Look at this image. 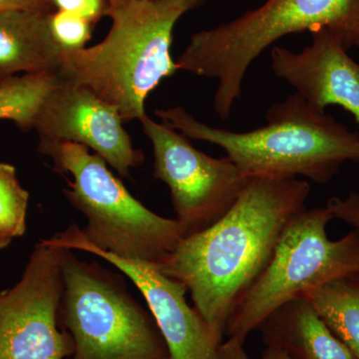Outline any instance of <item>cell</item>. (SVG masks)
Listing matches in <instances>:
<instances>
[{"instance_id": "cell-13", "label": "cell", "mask_w": 359, "mask_h": 359, "mask_svg": "<svg viewBox=\"0 0 359 359\" xmlns=\"http://www.w3.org/2000/svg\"><path fill=\"white\" fill-rule=\"evenodd\" d=\"M257 330L266 347L292 359H356L304 297L276 309Z\"/></svg>"}, {"instance_id": "cell-4", "label": "cell", "mask_w": 359, "mask_h": 359, "mask_svg": "<svg viewBox=\"0 0 359 359\" xmlns=\"http://www.w3.org/2000/svg\"><path fill=\"white\" fill-rule=\"evenodd\" d=\"M320 29L339 34L347 50L359 48V0H266L193 34L176 63L179 70L218 80L212 107L226 120L242 96L245 73L268 47L287 35Z\"/></svg>"}, {"instance_id": "cell-5", "label": "cell", "mask_w": 359, "mask_h": 359, "mask_svg": "<svg viewBox=\"0 0 359 359\" xmlns=\"http://www.w3.org/2000/svg\"><path fill=\"white\" fill-rule=\"evenodd\" d=\"M39 152L51 158L61 174L72 176L63 192L87 219L84 228L72 224L86 244L123 259L159 266L185 238L176 219L161 217L135 199L105 160L90 154L85 146L39 140Z\"/></svg>"}, {"instance_id": "cell-17", "label": "cell", "mask_w": 359, "mask_h": 359, "mask_svg": "<svg viewBox=\"0 0 359 359\" xmlns=\"http://www.w3.org/2000/svg\"><path fill=\"white\" fill-rule=\"evenodd\" d=\"M29 193L20 185L16 168L0 162V236L13 240L26 231Z\"/></svg>"}, {"instance_id": "cell-16", "label": "cell", "mask_w": 359, "mask_h": 359, "mask_svg": "<svg viewBox=\"0 0 359 359\" xmlns=\"http://www.w3.org/2000/svg\"><path fill=\"white\" fill-rule=\"evenodd\" d=\"M58 72L29 73L0 81V120H11L22 131L34 129L46 96L61 82Z\"/></svg>"}, {"instance_id": "cell-3", "label": "cell", "mask_w": 359, "mask_h": 359, "mask_svg": "<svg viewBox=\"0 0 359 359\" xmlns=\"http://www.w3.org/2000/svg\"><path fill=\"white\" fill-rule=\"evenodd\" d=\"M184 136L224 149L241 173L250 177H306L325 184L346 162L359 164V135L294 93L266 112V124L248 132L198 121L182 107L156 110Z\"/></svg>"}, {"instance_id": "cell-22", "label": "cell", "mask_w": 359, "mask_h": 359, "mask_svg": "<svg viewBox=\"0 0 359 359\" xmlns=\"http://www.w3.org/2000/svg\"><path fill=\"white\" fill-rule=\"evenodd\" d=\"M219 354L222 359H249L244 348V342L233 337L222 342L219 346Z\"/></svg>"}, {"instance_id": "cell-7", "label": "cell", "mask_w": 359, "mask_h": 359, "mask_svg": "<svg viewBox=\"0 0 359 359\" xmlns=\"http://www.w3.org/2000/svg\"><path fill=\"white\" fill-rule=\"evenodd\" d=\"M332 219L325 205L304 210L290 222L263 275L238 302L226 335L245 342L287 302L337 278L359 276V231L330 240Z\"/></svg>"}, {"instance_id": "cell-24", "label": "cell", "mask_w": 359, "mask_h": 359, "mask_svg": "<svg viewBox=\"0 0 359 359\" xmlns=\"http://www.w3.org/2000/svg\"><path fill=\"white\" fill-rule=\"evenodd\" d=\"M11 238L2 237L0 236V250L6 249V247H8L9 244L11 243Z\"/></svg>"}, {"instance_id": "cell-19", "label": "cell", "mask_w": 359, "mask_h": 359, "mask_svg": "<svg viewBox=\"0 0 359 359\" xmlns=\"http://www.w3.org/2000/svg\"><path fill=\"white\" fill-rule=\"evenodd\" d=\"M47 2L54 11L76 14L93 25L107 13L108 0H47Z\"/></svg>"}, {"instance_id": "cell-9", "label": "cell", "mask_w": 359, "mask_h": 359, "mask_svg": "<svg viewBox=\"0 0 359 359\" xmlns=\"http://www.w3.org/2000/svg\"><path fill=\"white\" fill-rule=\"evenodd\" d=\"M61 249L48 238L33 248L20 280L0 292V359H67L72 339L59 325Z\"/></svg>"}, {"instance_id": "cell-18", "label": "cell", "mask_w": 359, "mask_h": 359, "mask_svg": "<svg viewBox=\"0 0 359 359\" xmlns=\"http://www.w3.org/2000/svg\"><path fill=\"white\" fill-rule=\"evenodd\" d=\"M48 22L52 37L62 50L85 48L95 26L76 14L59 11L49 13Z\"/></svg>"}, {"instance_id": "cell-10", "label": "cell", "mask_w": 359, "mask_h": 359, "mask_svg": "<svg viewBox=\"0 0 359 359\" xmlns=\"http://www.w3.org/2000/svg\"><path fill=\"white\" fill-rule=\"evenodd\" d=\"M50 241L62 249L81 250L101 257L129 278L145 299L171 359H222L221 344L212 337L200 313L189 306L188 290L183 283L169 278L153 264L123 259L86 244L72 226L55 233Z\"/></svg>"}, {"instance_id": "cell-1", "label": "cell", "mask_w": 359, "mask_h": 359, "mask_svg": "<svg viewBox=\"0 0 359 359\" xmlns=\"http://www.w3.org/2000/svg\"><path fill=\"white\" fill-rule=\"evenodd\" d=\"M311 193L297 178L250 177L216 223L181 241L158 268L183 283L222 344L233 311L266 269L285 226Z\"/></svg>"}, {"instance_id": "cell-12", "label": "cell", "mask_w": 359, "mask_h": 359, "mask_svg": "<svg viewBox=\"0 0 359 359\" xmlns=\"http://www.w3.org/2000/svg\"><path fill=\"white\" fill-rule=\"evenodd\" d=\"M311 35L313 41L301 52L275 47L271 69L316 109L340 106L359 126V63L337 33L320 29Z\"/></svg>"}, {"instance_id": "cell-21", "label": "cell", "mask_w": 359, "mask_h": 359, "mask_svg": "<svg viewBox=\"0 0 359 359\" xmlns=\"http://www.w3.org/2000/svg\"><path fill=\"white\" fill-rule=\"evenodd\" d=\"M7 9H27V11L53 13L47 0H0V11Z\"/></svg>"}, {"instance_id": "cell-2", "label": "cell", "mask_w": 359, "mask_h": 359, "mask_svg": "<svg viewBox=\"0 0 359 359\" xmlns=\"http://www.w3.org/2000/svg\"><path fill=\"white\" fill-rule=\"evenodd\" d=\"M205 0H108L112 20L95 46L62 50L61 79L82 85L114 106L124 122L146 115V99L179 71L172 58L175 26Z\"/></svg>"}, {"instance_id": "cell-11", "label": "cell", "mask_w": 359, "mask_h": 359, "mask_svg": "<svg viewBox=\"0 0 359 359\" xmlns=\"http://www.w3.org/2000/svg\"><path fill=\"white\" fill-rule=\"evenodd\" d=\"M114 106L91 90L61 80L46 96L34 130L39 140L70 142L92 149L123 178L141 166L143 152L135 149Z\"/></svg>"}, {"instance_id": "cell-6", "label": "cell", "mask_w": 359, "mask_h": 359, "mask_svg": "<svg viewBox=\"0 0 359 359\" xmlns=\"http://www.w3.org/2000/svg\"><path fill=\"white\" fill-rule=\"evenodd\" d=\"M60 249L59 325L74 346L67 359H171L152 313L124 276Z\"/></svg>"}, {"instance_id": "cell-23", "label": "cell", "mask_w": 359, "mask_h": 359, "mask_svg": "<svg viewBox=\"0 0 359 359\" xmlns=\"http://www.w3.org/2000/svg\"><path fill=\"white\" fill-rule=\"evenodd\" d=\"M257 359H292L289 355L283 353V351H278V349L269 348L266 347L264 353L262 354Z\"/></svg>"}, {"instance_id": "cell-20", "label": "cell", "mask_w": 359, "mask_h": 359, "mask_svg": "<svg viewBox=\"0 0 359 359\" xmlns=\"http://www.w3.org/2000/svg\"><path fill=\"white\" fill-rule=\"evenodd\" d=\"M327 207L334 219H340L359 231V193L351 192L344 198L332 197L327 201Z\"/></svg>"}, {"instance_id": "cell-15", "label": "cell", "mask_w": 359, "mask_h": 359, "mask_svg": "<svg viewBox=\"0 0 359 359\" xmlns=\"http://www.w3.org/2000/svg\"><path fill=\"white\" fill-rule=\"evenodd\" d=\"M304 297L359 359V276L337 278L309 290Z\"/></svg>"}, {"instance_id": "cell-14", "label": "cell", "mask_w": 359, "mask_h": 359, "mask_svg": "<svg viewBox=\"0 0 359 359\" xmlns=\"http://www.w3.org/2000/svg\"><path fill=\"white\" fill-rule=\"evenodd\" d=\"M48 15L27 9L0 11V81L18 73L58 72L62 49L52 37Z\"/></svg>"}, {"instance_id": "cell-8", "label": "cell", "mask_w": 359, "mask_h": 359, "mask_svg": "<svg viewBox=\"0 0 359 359\" xmlns=\"http://www.w3.org/2000/svg\"><path fill=\"white\" fill-rule=\"evenodd\" d=\"M142 129L152 144L154 177L170 189L177 221L185 238L224 216L247 184L230 158H214L194 147L186 136L147 114Z\"/></svg>"}]
</instances>
